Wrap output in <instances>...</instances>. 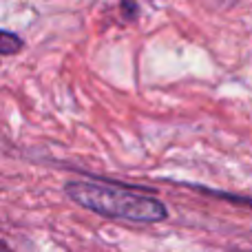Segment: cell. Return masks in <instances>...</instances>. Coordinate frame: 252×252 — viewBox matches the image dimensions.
Returning a JSON list of instances; mask_svg holds the SVG:
<instances>
[{"instance_id": "3", "label": "cell", "mask_w": 252, "mask_h": 252, "mask_svg": "<svg viewBox=\"0 0 252 252\" xmlns=\"http://www.w3.org/2000/svg\"><path fill=\"white\" fill-rule=\"evenodd\" d=\"M192 188H197V190H201V192H208V195H215V197H221V199L235 201V204H244V206H250V208H252V199H250V197H237V195H228V192L206 190V188H201V186H192Z\"/></svg>"}, {"instance_id": "2", "label": "cell", "mask_w": 252, "mask_h": 252, "mask_svg": "<svg viewBox=\"0 0 252 252\" xmlns=\"http://www.w3.org/2000/svg\"><path fill=\"white\" fill-rule=\"evenodd\" d=\"M22 49V40L11 31H2L0 33V53L2 56H13Z\"/></svg>"}, {"instance_id": "1", "label": "cell", "mask_w": 252, "mask_h": 252, "mask_svg": "<svg viewBox=\"0 0 252 252\" xmlns=\"http://www.w3.org/2000/svg\"><path fill=\"white\" fill-rule=\"evenodd\" d=\"M64 192L78 206L109 219H122L130 223H157L168 217L164 201L130 188L104 186L95 182H69Z\"/></svg>"}]
</instances>
